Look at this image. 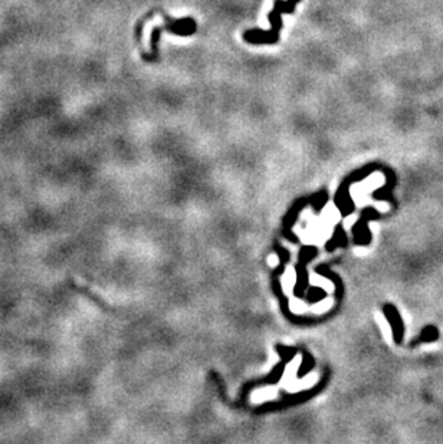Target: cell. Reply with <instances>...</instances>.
<instances>
[{
	"label": "cell",
	"instance_id": "1",
	"mask_svg": "<svg viewBox=\"0 0 443 444\" xmlns=\"http://www.w3.org/2000/svg\"><path fill=\"white\" fill-rule=\"evenodd\" d=\"M299 0H287V1H275V7L269 15V22L272 23V32H262V30H252L245 35V39H248L252 43H275L278 40V35L282 26L281 16L284 13H292L295 9V4Z\"/></svg>",
	"mask_w": 443,
	"mask_h": 444
},
{
	"label": "cell",
	"instance_id": "2",
	"mask_svg": "<svg viewBox=\"0 0 443 444\" xmlns=\"http://www.w3.org/2000/svg\"><path fill=\"white\" fill-rule=\"evenodd\" d=\"M69 283H71V286H72L75 291H78L81 295L87 296L92 303H95L96 306H99L101 309H105V311H107V303H105L99 296L96 295V292H94L92 289H89L85 283H79L75 278H69Z\"/></svg>",
	"mask_w": 443,
	"mask_h": 444
}]
</instances>
